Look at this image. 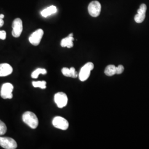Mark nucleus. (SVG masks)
Segmentation results:
<instances>
[{"mask_svg": "<svg viewBox=\"0 0 149 149\" xmlns=\"http://www.w3.org/2000/svg\"><path fill=\"white\" fill-rule=\"evenodd\" d=\"M74 40V38L73 37V34L71 33L68 37L65 38L61 40V46L64 48V47H67L68 48H72L74 46V43H73Z\"/></svg>", "mask_w": 149, "mask_h": 149, "instance_id": "nucleus-12", "label": "nucleus"}, {"mask_svg": "<svg viewBox=\"0 0 149 149\" xmlns=\"http://www.w3.org/2000/svg\"><path fill=\"white\" fill-rule=\"evenodd\" d=\"M94 69V65L91 63L88 62L80 70L79 73V79L81 81H85L88 79L90 75L91 71Z\"/></svg>", "mask_w": 149, "mask_h": 149, "instance_id": "nucleus-2", "label": "nucleus"}, {"mask_svg": "<svg viewBox=\"0 0 149 149\" xmlns=\"http://www.w3.org/2000/svg\"><path fill=\"white\" fill-rule=\"evenodd\" d=\"M4 17H5L4 15H3V14H1V15H0V18H2V19H3V18H4Z\"/></svg>", "mask_w": 149, "mask_h": 149, "instance_id": "nucleus-22", "label": "nucleus"}, {"mask_svg": "<svg viewBox=\"0 0 149 149\" xmlns=\"http://www.w3.org/2000/svg\"><path fill=\"white\" fill-rule=\"evenodd\" d=\"M57 12V8L55 6H51L43 10L41 12V15L43 17H47L48 16H50L53 14Z\"/></svg>", "mask_w": 149, "mask_h": 149, "instance_id": "nucleus-14", "label": "nucleus"}, {"mask_svg": "<svg viewBox=\"0 0 149 149\" xmlns=\"http://www.w3.org/2000/svg\"><path fill=\"white\" fill-rule=\"evenodd\" d=\"M54 101L57 106L60 108H62L68 104V96L64 92H58L54 96Z\"/></svg>", "mask_w": 149, "mask_h": 149, "instance_id": "nucleus-9", "label": "nucleus"}, {"mask_svg": "<svg viewBox=\"0 0 149 149\" xmlns=\"http://www.w3.org/2000/svg\"><path fill=\"white\" fill-rule=\"evenodd\" d=\"M88 11L90 16L97 17L100 15L101 11V5L97 1H93L89 4Z\"/></svg>", "mask_w": 149, "mask_h": 149, "instance_id": "nucleus-3", "label": "nucleus"}, {"mask_svg": "<svg viewBox=\"0 0 149 149\" xmlns=\"http://www.w3.org/2000/svg\"><path fill=\"white\" fill-rule=\"evenodd\" d=\"M32 85L34 87H39L42 89H45L47 86V82L45 81H33L32 82Z\"/></svg>", "mask_w": 149, "mask_h": 149, "instance_id": "nucleus-17", "label": "nucleus"}, {"mask_svg": "<svg viewBox=\"0 0 149 149\" xmlns=\"http://www.w3.org/2000/svg\"><path fill=\"white\" fill-rule=\"evenodd\" d=\"M47 71L45 69H41V68H38L37 69L34 70L32 72L31 76L33 79H37L38 77V76L40 74H47Z\"/></svg>", "mask_w": 149, "mask_h": 149, "instance_id": "nucleus-16", "label": "nucleus"}, {"mask_svg": "<svg viewBox=\"0 0 149 149\" xmlns=\"http://www.w3.org/2000/svg\"><path fill=\"white\" fill-rule=\"evenodd\" d=\"M13 86L10 83H5L2 85L1 90V96L3 99H11L13 97L12 91Z\"/></svg>", "mask_w": 149, "mask_h": 149, "instance_id": "nucleus-5", "label": "nucleus"}, {"mask_svg": "<svg viewBox=\"0 0 149 149\" xmlns=\"http://www.w3.org/2000/svg\"><path fill=\"white\" fill-rule=\"evenodd\" d=\"M22 119L30 128L32 129L37 128L39 121L37 116L34 113L30 111L25 112L22 116Z\"/></svg>", "mask_w": 149, "mask_h": 149, "instance_id": "nucleus-1", "label": "nucleus"}, {"mask_svg": "<svg viewBox=\"0 0 149 149\" xmlns=\"http://www.w3.org/2000/svg\"><path fill=\"white\" fill-rule=\"evenodd\" d=\"M44 31L42 29H39L33 32L29 37V41L33 45L37 46L40 43L43 37Z\"/></svg>", "mask_w": 149, "mask_h": 149, "instance_id": "nucleus-7", "label": "nucleus"}, {"mask_svg": "<svg viewBox=\"0 0 149 149\" xmlns=\"http://www.w3.org/2000/svg\"><path fill=\"white\" fill-rule=\"evenodd\" d=\"M0 146L6 149H15L17 144L13 139L8 137H0Z\"/></svg>", "mask_w": 149, "mask_h": 149, "instance_id": "nucleus-6", "label": "nucleus"}, {"mask_svg": "<svg viewBox=\"0 0 149 149\" xmlns=\"http://www.w3.org/2000/svg\"><path fill=\"white\" fill-rule=\"evenodd\" d=\"M12 36L15 38L20 37L23 31V22L20 18H17L12 23Z\"/></svg>", "mask_w": 149, "mask_h": 149, "instance_id": "nucleus-4", "label": "nucleus"}, {"mask_svg": "<svg viewBox=\"0 0 149 149\" xmlns=\"http://www.w3.org/2000/svg\"><path fill=\"white\" fill-rule=\"evenodd\" d=\"M147 9V7L145 4H141L138 10V13L135 15L134 17V20L138 23H141L144 21L145 18V13Z\"/></svg>", "mask_w": 149, "mask_h": 149, "instance_id": "nucleus-10", "label": "nucleus"}, {"mask_svg": "<svg viewBox=\"0 0 149 149\" xmlns=\"http://www.w3.org/2000/svg\"><path fill=\"white\" fill-rule=\"evenodd\" d=\"M7 132V127L5 124L0 120V136L3 135Z\"/></svg>", "mask_w": 149, "mask_h": 149, "instance_id": "nucleus-18", "label": "nucleus"}, {"mask_svg": "<svg viewBox=\"0 0 149 149\" xmlns=\"http://www.w3.org/2000/svg\"><path fill=\"white\" fill-rule=\"evenodd\" d=\"M53 125L54 127L63 130L68 129L69 125L68 121L66 119L59 116L55 117L54 118Z\"/></svg>", "mask_w": 149, "mask_h": 149, "instance_id": "nucleus-8", "label": "nucleus"}, {"mask_svg": "<svg viewBox=\"0 0 149 149\" xmlns=\"http://www.w3.org/2000/svg\"><path fill=\"white\" fill-rule=\"evenodd\" d=\"M62 73L64 76L66 77H70L72 78H76L78 76L77 72L73 67L71 68L70 69H69L68 68H64L62 69Z\"/></svg>", "mask_w": 149, "mask_h": 149, "instance_id": "nucleus-13", "label": "nucleus"}, {"mask_svg": "<svg viewBox=\"0 0 149 149\" xmlns=\"http://www.w3.org/2000/svg\"><path fill=\"white\" fill-rule=\"evenodd\" d=\"M124 70V68L122 65H118L116 68V74H121Z\"/></svg>", "mask_w": 149, "mask_h": 149, "instance_id": "nucleus-19", "label": "nucleus"}, {"mask_svg": "<svg viewBox=\"0 0 149 149\" xmlns=\"http://www.w3.org/2000/svg\"><path fill=\"white\" fill-rule=\"evenodd\" d=\"M3 24H4V21H3V19L0 18V27H2Z\"/></svg>", "mask_w": 149, "mask_h": 149, "instance_id": "nucleus-21", "label": "nucleus"}, {"mask_svg": "<svg viewBox=\"0 0 149 149\" xmlns=\"http://www.w3.org/2000/svg\"><path fill=\"white\" fill-rule=\"evenodd\" d=\"M6 38V32L5 31H0V39L5 40Z\"/></svg>", "mask_w": 149, "mask_h": 149, "instance_id": "nucleus-20", "label": "nucleus"}, {"mask_svg": "<svg viewBox=\"0 0 149 149\" xmlns=\"http://www.w3.org/2000/svg\"><path fill=\"white\" fill-rule=\"evenodd\" d=\"M116 68L117 67L113 65H109L107 66L104 70L105 74L108 76H112L114 74H116Z\"/></svg>", "mask_w": 149, "mask_h": 149, "instance_id": "nucleus-15", "label": "nucleus"}, {"mask_svg": "<svg viewBox=\"0 0 149 149\" xmlns=\"http://www.w3.org/2000/svg\"><path fill=\"white\" fill-rule=\"evenodd\" d=\"M13 72V68L10 65L7 63L0 64V77L7 76Z\"/></svg>", "mask_w": 149, "mask_h": 149, "instance_id": "nucleus-11", "label": "nucleus"}]
</instances>
